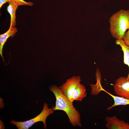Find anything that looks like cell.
Instances as JSON below:
<instances>
[{"instance_id":"cell-11","label":"cell","mask_w":129,"mask_h":129,"mask_svg":"<svg viewBox=\"0 0 129 129\" xmlns=\"http://www.w3.org/2000/svg\"><path fill=\"white\" fill-rule=\"evenodd\" d=\"M101 90L105 91L112 97L114 101L113 104L107 108L108 110H109L113 108L118 106L129 105V99L118 96H114L105 90L102 87L101 88Z\"/></svg>"},{"instance_id":"cell-1","label":"cell","mask_w":129,"mask_h":129,"mask_svg":"<svg viewBox=\"0 0 129 129\" xmlns=\"http://www.w3.org/2000/svg\"><path fill=\"white\" fill-rule=\"evenodd\" d=\"M50 90L54 94L56 99L55 110H61L64 111L67 115L69 122L73 126L82 127L81 115L79 112L65 97L59 88L55 85L50 86Z\"/></svg>"},{"instance_id":"cell-2","label":"cell","mask_w":129,"mask_h":129,"mask_svg":"<svg viewBox=\"0 0 129 129\" xmlns=\"http://www.w3.org/2000/svg\"><path fill=\"white\" fill-rule=\"evenodd\" d=\"M109 30L112 37L116 40L123 39L129 29V10L121 9L112 15L109 18Z\"/></svg>"},{"instance_id":"cell-14","label":"cell","mask_w":129,"mask_h":129,"mask_svg":"<svg viewBox=\"0 0 129 129\" xmlns=\"http://www.w3.org/2000/svg\"><path fill=\"white\" fill-rule=\"evenodd\" d=\"M11 0H0V8L5 4L7 2H9Z\"/></svg>"},{"instance_id":"cell-4","label":"cell","mask_w":129,"mask_h":129,"mask_svg":"<svg viewBox=\"0 0 129 129\" xmlns=\"http://www.w3.org/2000/svg\"><path fill=\"white\" fill-rule=\"evenodd\" d=\"M127 78L121 76L117 79L113 88L117 96L129 99V79H127Z\"/></svg>"},{"instance_id":"cell-3","label":"cell","mask_w":129,"mask_h":129,"mask_svg":"<svg viewBox=\"0 0 129 129\" xmlns=\"http://www.w3.org/2000/svg\"><path fill=\"white\" fill-rule=\"evenodd\" d=\"M54 111V107L49 108L48 105L45 103L43 104L42 111L36 117L24 122H17L12 120L10 123L16 125L18 129H28L35 123L42 121L44 124V128L46 129L47 128L46 119L49 115L53 113Z\"/></svg>"},{"instance_id":"cell-10","label":"cell","mask_w":129,"mask_h":129,"mask_svg":"<svg viewBox=\"0 0 129 129\" xmlns=\"http://www.w3.org/2000/svg\"><path fill=\"white\" fill-rule=\"evenodd\" d=\"M115 43L121 47L124 54V63L127 65L129 68V46L125 43L123 39L116 40ZM127 77V79H129V71Z\"/></svg>"},{"instance_id":"cell-9","label":"cell","mask_w":129,"mask_h":129,"mask_svg":"<svg viewBox=\"0 0 129 129\" xmlns=\"http://www.w3.org/2000/svg\"><path fill=\"white\" fill-rule=\"evenodd\" d=\"M19 6L17 3L12 0L9 2V5L7 7V10L11 16L10 27H15L16 25V11Z\"/></svg>"},{"instance_id":"cell-6","label":"cell","mask_w":129,"mask_h":129,"mask_svg":"<svg viewBox=\"0 0 129 129\" xmlns=\"http://www.w3.org/2000/svg\"><path fill=\"white\" fill-rule=\"evenodd\" d=\"M105 127L108 129H129V124L120 120L115 116L105 118Z\"/></svg>"},{"instance_id":"cell-13","label":"cell","mask_w":129,"mask_h":129,"mask_svg":"<svg viewBox=\"0 0 129 129\" xmlns=\"http://www.w3.org/2000/svg\"><path fill=\"white\" fill-rule=\"evenodd\" d=\"M123 39L125 43L129 46V29L125 32Z\"/></svg>"},{"instance_id":"cell-8","label":"cell","mask_w":129,"mask_h":129,"mask_svg":"<svg viewBox=\"0 0 129 129\" xmlns=\"http://www.w3.org/2000/svg\"><path fill=\"white\" fill-rule=\"evenodd\" d=\"M17 32V30L16 27H10L7 31L0 35V54L3 60L2 51L4 45L7 39L10 37H14Z\"/></svg>"},{"instance_id":"cell-7","label":"cell","mask_w":129,"mask_h":129,"mask_svg":"<svg viewBox=\"0 0 129 129\" xmlns=\"http://www.w3.org/2000/svg\"><path fill=\"white\" fill-rule=\"evenodd\" d=\"M86 90L84 86L81 83H79L76 87L70 101L72 102L74 101H81L87 96Z\"/></svg>"},{"instance_id":"cell-5","label":"cell","mask_w":129,"mask_h":129,"mask_svg":"<svg viewBox=\"0 0 129 129\" xmlns=\"http://www.w3.org/2000/svg\"><path fill=\"white\" fill-rule=\"evenodd\" d=\"M81 81L80 76H72L67 79L65 83L59 87L64 94L70 101L76 87Z\"/></svg>"},{"instance_id":"cell-12","label":"cell","mask_w":129,"mask_h":129,"mask_svg":"<svg viewBox=\"0 0 129 129\" xmlns=\"http://www.w3.org/2000/svg\"><path fill=\"white\" fill-rule=\"evenodd\" d=\"M15 2L19 5H28L32 6L34 5L33 2L30 1L27 2L23 0H12Z\"/></svg>"}]
</instances>
